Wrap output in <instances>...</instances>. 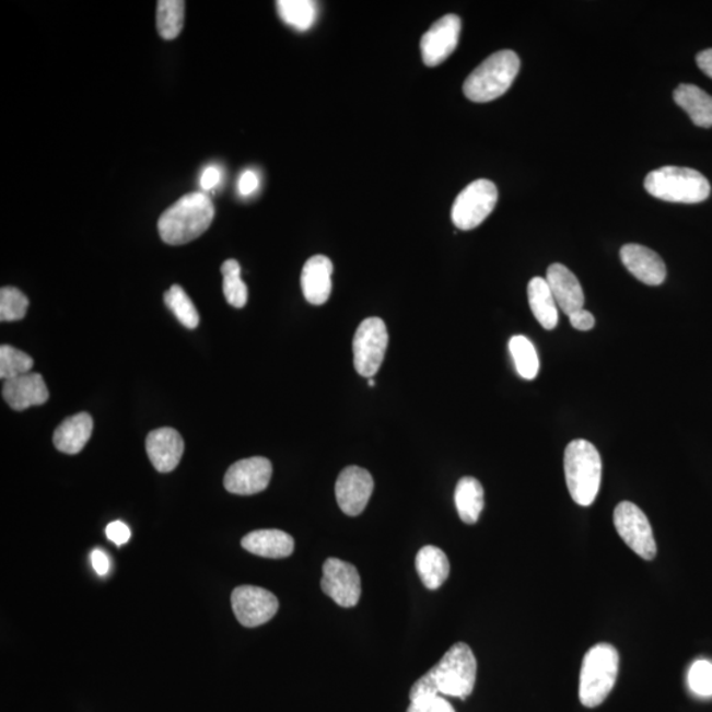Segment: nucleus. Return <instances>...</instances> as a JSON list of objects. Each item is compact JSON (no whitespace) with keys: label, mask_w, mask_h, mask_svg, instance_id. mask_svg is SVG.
Here are the masks:
<instances>
[{"label":"nucleus","mask_w":712,"mask_h":712,"mask_svg":"<svg viewBox=\"0 0 712 712\" xmlns=\"http://www.w3.org/2000/svg\"><path fill=\"white\" fill-rule=\"evenodd\" d=\"M510 352L518 375L525 381H534L540 371V359H538L534 343L524 336L512 337Z\"/></svg>","instance_id":"27"},{"label":"nucleus","mask_w":712,"mask_h":712,"mask_svg":"<svg viewBox=\"0 0 712 712\" xmlns=\"http://www.w3.org/2000/svg\"><path fill=\"white\" fill-rule=\"evenodd\" d=\"M90 558H92V563L95 573H97L101 576H105L108 574V572H110V560H108V557L104 550L101 549L93 550V553L92 556H90Z\"/></svg>","instance_id":"37"},{"label":"nucleus","mask_w":712,"mask_h":712,"mask_svg":"<svg viewBox=\"0 0 712 712\" xmlns=\"http://www.w3.org/2000/svg\"><path fill=\"white\" fill-rule=\"evenodd\" d=\"M231 606L243 627L255 628L273 618L279 609V600L266 588L241 586L231 594Z\"/></svg>","instance_id":"11"},{"label":"nucleus","mask_w":712,"mask_h":712,"mask_svg":"<svg viewBox=\"0 0 712 712\" xmlns=\"http://www.w3.org/2000/svg\"><path fill=\"white\" fill-rule=\"evenodd\" d=\"M323 572L324 576L320 581L323 592L330 596L338 606L355 607L361 599L362 582L354 564L338 560V558H327Z\"/></svg>","instance_id":"10"},{"label":"nucleus","mask_w":712,"mask_h":712,"mask_svg":"<svg viewBox=\"0 0 712 712\" xmlns=\"http://www.w3.org/2000/svg\"><path fill=\"white\" fill-rule=\"evenodd\" d=\"M690 689L701 697L712 696V664L699 660L689 670Z\"/></svg>","instance_id":"33"},{"label":"nucleus","mask_w":712,"mask_h":712,"mask_svg":"<svg viewBox=\"0 0 712 712\" xmlns=\"http://www.w3.org/2000/svg\"><path fill=\"white\" fill-rule=\"evenodd\" d=\"M3 399L9 406L22 412L31 407L43 406L49 400L47 384L40 374H25L4 382Z\"/></svg>","instance_id":"18"},{"label":"nucleus","mask_w":712,"mask_h":712,"mask_svg":"<svg viewBox=\"0 0 712 712\" xmlns=\"http://www.w3.org/2000/svg\"><path fill=\"white\" fill-rule=\"evenodd\" d=\"M272 464L267 458L253 457L235 462L224 475V489L234 495H255L271 482Z\"/></svg>","instance_id":"13"},{"label":"nucleus","mask_w":712,"mask_h":712,"mask_svg":"<svg viewBox=\"0 0 712 712\" xmlns=\"http://www.w3.org/2000/svg\"><path fill=\"white\" fill-rule=\"evenodd\" d=\"M697 63L699 69L712 79V48L705 49L703 52L699 54L697 56Z\"/></svg>","instance_id":"40"},{"label":"nucleus","mask_w":712,"mask_h":712,"mask_svg":"<svg viewBox=\"0 0 712 712\" xmlns=\"http://www.w3.org/2000/svg\"><path fill=\"white\" fill-rule=\"evenodd\" d=\"M374 479L362 467L350 466L339 474L336 497L339 509L348 516H359L374 492Z\"/></svg>","instance_id":"14"},{"label":"nucleus","mask_w":712,"mask_h":712,"mask_svg":"<svg viewBox=\"0 0 712 712\" xmlns=\"http://www.w3.org/2000/svg\"><path fill=\"white\" fill-rule=\"evenodd\" d=\"M221 179V172L220 170L217 168V166H209V168L205 170L203 175L201 177V186L205 190H210L213 189L214 186L220 183Z\"/></svg>","instance_id":"39"},{"label":"nucleus","mask_w":712,"mask_h":712,"mask_svg":"<svg viewBox=\"0 0 712 712\" xmlns=\"http://www.w3.org/2000/svg\"><path fill=\"white\" fill-rule=\"evenodd\" d=\"M106 535L108 540L115 545H118V547H121V545L130 541L131 530L125 523L113 522L112 524L107 525Z\"/></svg>","instance_id":"35"},{"label":"nucleus","mask_w":712,"mask_h":712,"mask_svg":"<svg viewBox=\"0 0 712 712\" xmlns=\"http://www.w3.org/2000/svg\"><path fill=\"white\" fill-rule=\"evenodd\" d=\"M332 271L335 267L331 260L324 255L312 256L305 262L301 273V288L307 303L317 306L327 303L332 290Z\"/></svg>","instance_id":"19"},{"label":"nucleus","mask_w":712,"mask_h":712,"mask_svg":"<svg viewBox=\"0 0 712 712\" xmlns=\"http://www.w3.org/2000/svg\"><path fill=\"white\" fill-rule=\"evenodd\" d=\"M518 70V56L513 50H500L467 77L464 93L468 100L477 104L495 101L509 92Z\"/></svg>","instance_id":"4"},{"label":"nucleus","mask_w":712,"mask_h":712,"mask_svg":"<svg viewBox=\"0 0 712 712\" xmlns=\"http://www.w3.org/2000/svg\"><path fill=\"white\" fill-rule=\"evenodd\" d=\"M259 186V178L253 171L243 173L240 179V191L242 196L253 195Z\"/></svg>","instance_id":"38"},{"label":"nucleus","mask_w":712,"mask_h":712,"mask_svg":"<svg viewBox=\"0 0 712 712\" xmlns=\"http://www.w3.org/2000/svg\"><path fill=\"white\" fill-rule=\"evenodd\" d=\"M278 11L282 22L299 31H307L316 23L317 5L311 0H280Z\"/></svg>","instance_id":"26"},{"label":"nucleus","mask_w":712,"mask_h":712,"mask_svg":"<svg viewBox=\"0 0 712 712\" xmlns=\"http://www.w3.org/2000/svg\"><path fill=\"white\" fill-rule=\"evenodd\" d=\"M569 319L574 329L580 331L592 330L595 326V318L593 314L585 310L573 313L572 316H569Z\"/></svg>","instance_id":"36"},{"label":"nucleus","mask_w":712,"mask_h":712,"mask_svg":"<svg viewBox=\"0 0 712 712\" xmlns=\"http://www.w3.org/2000/svg\"><path fill=\"white\" fill-rule=\"evenodd\" d=\"M619 653L600 643L586 653L580 676V699L585 708H598L612 691L619 675Z\"/></svg>","instance_id":"5"},{"label":"nucleus","mask_w":712,"mask_h":712,"mask_svg":"<svg viewBox=\"0 0 712 712\" xmlns=\"http://www.w3.org/2000/svg\"><path fill=\"white\" fill-rule=\"evenodd\" d=\"M498 196L497 185L490 179H477L467 185L453 205L454 226L464 231L477 229L495 209Z\"/></svg>","instance_id":"7"},{"label":"nucleus","mask_w":712,"mask_h":712,"mask_svg":"<svg viewBox=\"0 0 712 712\" xmlns=\"http://www.w3.org/2000/svg\"><path fill=\"white\" fill-rule=\"evenodd\" d=\"M454 500L462 522L468 525L478 522L485 509V490L478 479L462 478L455 489Z\"/></svg>","instance_id":"25"},{"label":"nucleus","mask_w":712,"mask_h":712,"mask_svg":"<svg viewBox=\"0 0 712 712\" xmlns=\"http://www.w3.org/2000/svg\"><path fill=\"white\" fill-rule=\"evenodd\" d=\"M547 281L556 303L567 316L582 311L585 305V294L576 276L568 267L555 262L548 268Z\"/></svg>","instance_id":"17"},{"label":"nucleus","mask_w":712,"mask_h":712,"mask_svg":"<svg viewBox=\"0 0 712 712\" xmlns=\"http://www.w3.org/2000/svg\"><path fill=\"white\" fill-rule=\"evenodd\" d=\"M407 712H455V710L445 698L433 696L410 701Z\"/></svg>","instance_id":"34"},{"label":"nucleus","mask_w":712,"mask_h":712,"mask_svg":"<svg viewBox=\"0 0 712 712\" xmlns=\"http://www.w3.org/2000/svg\"><path fill=\"white\" fill-rule=\"evenodd\" d=\"M32 367H34V359L27 352L12 348L10 345H2L0 348V377L4 382L30 374Z\"/></svg>","instance_id":"31"},{"label":"nucleus","mask_w":712,"mask_h":712,"mask_svg":"<svg viewBox=\"0 0 712 712\" xmlns=\"http://www.w3.org/2000/svg\"><path fill=\"white\" fill-rule=\"evenodd\" d=\"M30 301L23 292L14 287H5L0 291V320L2 323H14L25 317L28 311Z\"/></svg>","instance_id":"32"},{"label":"nucleus","mask_w":712,"mask_h":712,"mask_svg":"<svg viewBox=\"0 0 712 712\" xmlns=\"http://www.w3.org/2000/svg\"><path fill=\"white\" fill-rule=\"evenodd\" d=\"M185 21L183 0H160L157 3V31L165 40H173L182 34Z\"/></svg>","instance_id":"28"},{"label":"nucleus","mask_w":712,"mask_h":712,"mask_svg":"<svg viewBox=\"0 0 712 712\" xmlns=\"http://www.w3.org/2000/svg\"><path fill=\"white\" fill-rule=\"evenodd\" d=\"M147 454L159 472H171L182 460L185 444L176 429L160 428L145 440Z\"/></svg>","instance_id":"15"},{"label":"nucleus","mask_w":712,"mask_h":712,"mask_svg":"<svg viewBox=\"0 0 712 712\" xmlns=\"http://www.w3.org/2000/svg\"><path fill=\"white\" fill-rule=\"evenodd\" d=\"M564 478L574 502L590 506L595 502L602 482V458L596 447L586 440L570 442L564 451Z\"/></svg>","instance_id":"3"},{"label":"nucleus","mask_w":712,"mask_h":712,"mask_svg":"<svg viewBox=\"0 0 712 712\" xmlns=\"http://www.w3.org/2000/svg\"><path fill=\"white\" fill-rule=\"evenodd\" d=\"M164 303L186 329L194 330L200 324V316H198L194 301L182 287L172 285L171 290L164 294Z\"/></svg>","instance_id":"30"},{"label":"nucleus","mask_w":712,"mask_h":712,"mask_svg":"<svg viewBox=\"0 0 712 712\" xmlns=\"http://www.w3.org/2000/svg\"><path fill=\"white\" fill-rule=\"evenodd\" d=\"M616 530L634 553L652 561L657 556V545L654 540L650 520L637 504L621 502L614 512Z\"/></svg>","instance_id":"9"},{"label":"nucleus","mask_w":712,"mask_h":712,"mask_svg":"<svg viewBox=\"0 0 712 712\" xmlns=\"http://www.w3.org/2000/svg\"><path fill=\"white\" fill-rule=\"evenodd\" d=\"M388 348L387 326L382 318L364 319L355 331L352 351L359 375L371 378L381 370Z\"/></svg>","instance_id":"8"},{"label":"nucleus","mask_w":712,"mask_h":712,"mask_svg":"<svg viewBox=\"0 0 712 712\" xmlns=\"http://www.w3.org/2000/svg\"><path fill=\"white\" fill-rule=\"evenodd\" d=\"M462 22L457 15H445L422 36L420 48L422 61L429 68L439 67L458 47Z\"/></svg>","instance_id":"12"},{"label":"nucleus","mask_w":712,"mask_h":712,"mask_svg":"<svg viewBox=\"0 0 712 712\" xmlns=\"http://www.w3.org/2000/svg\"><path fill=\"white\" fill-rule=\"evenodd\" d=\"M369 384H370V387H374V386H375V381H374V378H372V377L369 378Z\"/></svg>","instance_id":"41"},{"label":"nucleus","mask_w":712,"mask_h":712,"mask_svg":"<svg viewBox=\"0 0 712 712\" xmlns=\"http://www.w3.org/2000/svg\"><path fill=\"white\" fill-rule=\"evenodd\" d=\"M620 259L628 271L646 285L657 287L666 279L665 262L651 248L626 245L620 249Z\"/></svg>","instance_id":"16"},{"label":"nucleus","mask_w":712,"mask_h":712,"mask_svg":"<svg viewBox=\"0 0 712 712\" xmlns=\"http://www.w3.org/2000/svg\"><path fill=\"white\" fill-rule=\"evenodd\" d=\"M673 97L688 113L692 124L702 128L712 127V97L704 90L682 83L675 90Z\"/></svg>","instance_id":"22"},{"label":"nucleus","mask_w":712,"mask_h":712,"mask_svg":"<svg viewBox=\"0 0 712 712\" xmlns=\"http://www.w3.org/2000/svg\"><path fill=\"white\" fill-rule=\"evenodd\" d=\"M242 547L255 556L279 560L293 553L294 540L279 529H260L243 537Z\"/></svg>","instance_id":"21"},{"label":"nucleus","mask_w":712,"mask_h":712,"mask_svg":"<svg viewBox=\"0 0 712 712\" xmlns=\"http://www.w3.org/2000/svg\"><path fill=\"white\" fill-rule=\"evenodd\" d=\"M647 194L666 202L701 203L710 197L709 179L696 170L663 166L645 178Z\"/></svg>","instance_id":"6"},{"label":"nucleus","mask_w":712,"mask_h":712,"mask_svg":"<svg viewBox=\"0 0 712 712\" xmlns=\"http://www.w3.org/2000/svg\"><path fill=\"white\" fill-rule=\"evenodd\" d=\"M528 299L532 313L544 329L553 330L558 325V310L553 293L547 279L534 278L529 281Z\"/></svg>","instance_id":"24"},{"label":"nucleus","mask_w":712,"mask_h":712,"mask_svg":"<svg viewBox=\"0 0 712 712\" xmlns=\"http://www.w3.org/2000/svg\"><path fill=\"white\" fill-rule=\"evenodd\" d=\"M416 569L428 590H437L444 585L451 574V562L447 556L437 547L428 545L416 557Z\"/></svg>","instance_id":"23"},{"label":"nucleus","mask_w":712,"mask_h":712,"mask_svg":"<svg viewBox=\"0 0 712 712\" xmlns=\"http://www.w3.org/2000/svg\"><path fill=\"white\" fill-rule=\"evenodd\" d=\"M221 272L223 275L224 297H226L231 306L241 310V307L247 304L248 290L245 281L241 278L242 269L240 262L234 259L224 261L221 267Z\"/></svg>","instance_id":"29"},{"label":"nucleus","mask_w":712,"mask_h":712,"mask_svg":"<svg viewBox=\"0 0 712 712\" xmlns=\"http://www.w3.org/2000/svg\"><path fill=\"white\" fill-rule=\"evenodd\" d=\"M93 419L86 412L77 413L63 420L54 435L57 451L70 455L79 454L93 434Z\"/></svg>","instance_id":"20"},{"label":"nucleus","mask_w":712,"mask_h":712,"mask_svg":"<svg viewBox=\"0 0 712 712\" xmlns=\"http://www.w3.org/2000/svg\"><path fill=\"white\" fill-rule=\"evenodd\" d=\"M214 214V205L207 195H186L160 217V237L166 245H186L207 233Z\"/></svg>","instance_id":"2"},{"label":"nucleus","mask_w":712,"mask_h":712,"mask_svg":"<svg viewBox=\"0 0 712 712\" xmlns=\"http://www.w3.org/2000/svg\"><path fill=\"white\" fill-rule=\"evenodd\" d=\"M477 658L465 643L454 644L440 663L416 681L410 701L423 697L447 696L466 699L477 682Z\"/></svg>","instance_id":"1"}]
</instances>
